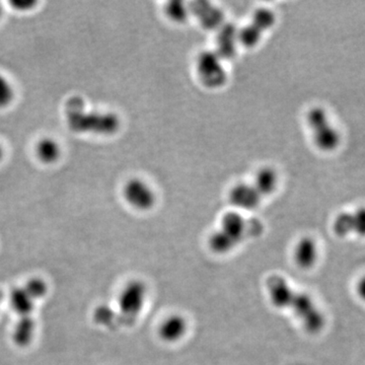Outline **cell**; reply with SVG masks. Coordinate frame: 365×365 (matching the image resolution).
Listing matches in <instances>:
<instances>
[{
    "mask_svg": "<svg viewBox=\"0 0 365 365\" xmlns=\"http://www.w3.org/2000/svg\"><path fill=\"white\" fill-rule=\"evenodd\" d=\"M67 124L78 133L111 135L120 128V119L113 113L86 112L81 98H72L66 105Z\"/></svg>",
    "mask_w": 365,
    "mask_h": 365,
    "instance_id": "obj_1",
    "label": "cell"
},
{
    "mask_svg": "<svg viewBox=\"0 0 365 365\" xmlns=\"http://www.w3.org/2000/svg\"><path fill=\"white\" fill-rule=\"evenodd\" d=\"M276 309L294 313L304 330L311 334L321 332L326 325L325 316L313 297L307 292H299L292 285L281 294Z\"/></svg>",
    "mask_w": 365,
    "mask_h": 365,
    "instance_id": "obj_2",
    "label": "cell"
},
{
    "mask_svg": "<svg viewBox=\"0 0 365 365\" xmlns=\"http://www.w3.org/2000/svg\"><path fill=\"white\" fill-rule=\"evenodd\" d=\"M248 228V222L241 213L237 211L225 213L220 220V227L209 237V248L218 255L230 253L244 241Z\"/></svg>",
    "mask_w": 365,
    "mask_h": 365,
    "instance_id": "obj_3",
    "label": "cell"
},
{
    "mask_svg": "<svg viewBox=\"0 0 365 365\" xmlns=\"http://www.w3.org/2000/svg\"><path fill=\"white\" fill-rule=\"evenodd\" d=\"M307 124L311 130L314 145L319 150L331 153L339 148L340 132L331 122L325 109L312 108L307 114Z\"/></svg>",
    "mask_w": 365,
    "mask_h": 365,
    "instance_id": "obj_4",
    "label": "cell"
},
{
    "mask_svg": "<svg viewBox=\"0 0 365 365\" xmlns=\"http://www.w3.org/2000/svg\"><path fill=\"white\" fill-rule=\"evenodd\" d=\"M148 289L143 281L127 282L118 295V309L123 318L134 321L143 313L148 302Z\"/></svg>",
    "mask_w": 365,
    "mask_h": 365,
    "instance_id": "obj_5",
    "label": "cell"
},
{
    "mask_svg": "<svg viewBox=\"0 0 365 365\" xmlns=\"http://www.w3.org/2000/svg\"><path fill=\"white\" fill-rule=\"evenodd\" d=\"M196 72L205 88L215 90L227 81V71L223 60L215 51H204L196 59Z\"/></svg>",
    "mask_w": 365,
    "mask_h": 365,
    "instance_id": "obj_6",
    "label": "cell"
},
{
    "mask_svg": "<svg viewBox=\"0 0 365 365\" xmlns=\"http://www.w3.org/2000/svg\"><path fill=\"white\" fill-rule=\"evenodd\" d=\"M276 16L267 7H260L255 11L252 21L244 28L239 29L240 45L253 48L258 45L264 34L275 25Z\"/></svg>",
    "mask_w": 365,
    "mask_h": 365,
    "instance_id": "obj_7",
    "label": "cell"
},
{
    "mask_svg": "<svg viewBox=\"0 0 365 365\" xmlns=\"http://www.w3.org/2000/svg\"><path fill=\"white\" fill-rule=\"evenodd\" d=\"M123 195L127 203L137 210H150L157 203L155 192L141 179L129 180L125 184Z\"/></svg>",
    "mask_w": 365,
    "mask_h": 365,
    "instance_id": "obj_8",
    "label": "cell"
},
{
    "mask_svg": "<svg viewBox=\"0 0 365 365\" xmlns=\"http://www.w3.org/2000/svg\"><path fill=\"white\" fill-rule=\"evenodd\" d=\"M333 230L340 237H365V206L339 213L334 220Z\"/></svg>",
    "mask_w": 365,
    "mask_h": 365,
    "instance_id": "obj_9",
    "label": "cell"
},
{
    "mask_svg": "<svg viewBox=\"0 0 365 365\" xmlns=\"http://www.w3.org/2000/svg\"><path fill=\"white\" fill-rule=\"evenodd\" d=\"M190 14L197 19L198 23L206 30H216L225 24V14L220 7L206 0L190 2Z\"/></svg>",
    "mask_w": 365,
    "mask_h": 365,
    "instance_id": "obj_10",
    "label": "cell"
},
{
    "mask_svg": "<svg viewBox=\"0 0 365 365\" xmlns=\"http://www.w3.org/2000/svg\"><path fill=\"white\" fill-rule=\"evenodd\" d=\"M240 45L239 29L234 24H223L217 30L215 52L225 60L234 58Z\"/></svg>",
    "mask_w": 365,
    "mask_h": 365,
    "instance_id": "obj_11",
    "label": "cell"
},
{
    "mask_svg": "<svg viewBox=\"0 0 365 365\" xmlns=\"http://www.w3.org/2000/svg\"><path fill=\"white\" fill-rule=\"evenodd\" d=\"M188 330L189 324L187 319L181 314H172L163 319L158 326V334L163 342L174 344L185 338Z\"/></svg>",
    "mask_w": 365,
    "mask_h": 365,
    "instance_id": "obj_12",
    "label": "cell"
},
{
    "mask_svg": "<svg viewBox=\"0 0 365 365\" xmlns=\"http://www.w3.org/2000/svg\"><path fill=\"white\" fill-rule=\"evenodd\" d=\"M262 199L253 184L249 182H239L230 192V202L242 210H253L260 205Z\"/></svg>",
    "mask_w": 365,
    "mask_h": 365,
    "instance_id": "obj_13",
    "label": "cell"
},
{
    "mask_svg": "<svg viewBox=\"0 0 365 365\" xmlns=\"http://www.w3.org/2000/svg\"><path fill=\"white\" fill-rule=\"evenodd\" d=\"M319 247L313 237H304L294 247V259L295 264L302 270H309L319 260Z\"/></svg>",
    "mask_w": 365,
    "mask_h": 365,
    "instance_id": "obj_14",
    "label": "cell"
},
{
    "mask_svg": "<svg viewBox=\"0 0 365 365\" xmlns=\"http://www.w3.org/2000/svg\"><path fill=\"white\" fill-rule=\"evenodd\" d=\"M278 182H279V178H278L276 170L272 168L265 167L262 168L256 173L254 182L252 184L259 192L262 198H264L275 192L278 187Z\"/></svg>",
    "mask_w": 365,
    "mask_h": 365,
    "instance_id": "obj_15",
    "label": "cell"
},
{
    "mask_svg": "<svg viewBox=\"0 0 365 365\" xmlns=\"http://www.w3.org/2000/svg\"><path fill=\"white\" fill-rule=\"evenodd\" d=\"M35 302L37 300L25 287L16 288L11 295V306L14 311L21 317L29 316L34 309Z\"/></svg>",
    "mask_w": 365,
    "mask_h": 365,
    "instance_id": "obj_16",
    "label": "cell"
},
{
    "mask_svg": "<svg viewBox=\"0 0 365 365\" xmlns=\"http://www.w3.org/2000/svg\"><path fill=\"white\" fill-rule=\"evenodd\" d=\"M36 325L30 317H23V319L16 324L14 331V340L16 344L21 346L28 345L33 340L35 335Z\"/></svg>",
    "mask_w": 365,
    "mask_h": 365,
    "instance_id": "obj_17",
    "label": "cell"
},
{
    "mask_svg": "<svg viewBox=\"0 0 365 365\" xmlns=\"http://www.w3.org/2000/svg\"><path fill=\"white\" fill-rule=\"evenodd\" d=\"M38 158L42 162L54 163L60 155V148L56 141L51 138H44L40 140L36 148Z\"/></svg>",
    "mask_w": 365,
    "mask_h": 365,
    "instance_id": "obj_18",
    "label": "cell"
},
{
    "mask_svg": "<svg viewBox=\"0 0 365 365\" xmlns=\"http://www.w3.org/2000/svg\"><path fill=\"white\" fill-rule=\"evenodd\" d=\"M165 14L176 23H184L190 16L189 4L181 0H173L165 6Z\"/></svg>",
    "mask_w": 365,
    "mask_h": 365,
    "instance_id": "obj_19",
    "label": "cell"
},
{
    "mask_svg": "<svg viewBox=\"0 0 365 365\" xmlns=\"http://www.w3.org/2000/svg\"><path fill=\"white\" fill-rule=\"evenodd\" d=\"M14 90L7 79L0 74V107H6L13 101Z\"/></svg>",
    "mask_w": 365,
    "mask_h": 365,
    "instance_id": "obj_20",
    "label": "cell"
},
{
    "mask_svg": "<svg viewBox=\"0 0 365 365\" xmlns=\"http://www.w3.org/2000/svg\"><path fill=\"white\" fill-rule=\"evenodd\" d=\"M113 316V313L111 309L109 307H98L97 309V313H96L95 317L96 319H98V323L107 324L110 323Z\"/></svg>",
    "mask_w": 365,
    "mask_h": 365,
    "instance_id": "obj_21",
    "label": "cell"
},
{
    "mask_svg": "<svg viewBox=\"0 0 365 365\" xmlns=\"http://www.w3.org/2000/svg\"><path fill=\"white\" fill-rule=\"evenodd\" d=\"M11 6L16 9H21V11H25V9H30L37 4V2L34 0H14L11 2Z\"/></svg>",
    "mask_w": 365,
    "mask_h": 365,
    "instance_id": "obj_22",
    "label": "cell"
},
{
    "mask_svg": "<svg viewBox=\"0 0 365 365\" xmlns=\"http://www.w3.org/2000/svg\"><path fill=\"white\" fill-rule=\"evenodd\" d=\"M356 294L365 304V274L356 283Z\"/></svg>",
    "mask_w": 365,
    "mask_h": 365,
    "instance_id": "obj_23",
    "label": "cell"
},
{
    "mask_svg": "<svg viewBox=\"0 0 365 365\" xmlns=\"http://www.w3.org/2000/svg\"><path fill=\"white\" fill-rule=\"evenodd\" d=\"M2 155H4V151H2L1 146H0V160H1Z\"/></svg>",
    "mask_w": 365,
    "mask_h": 365,
    "instance_id": "obj_24",
    "label": "cell"
},
{
    "mask_svg": "<svg viewBox=\"0 0 365 365\" xmlns=\"http://www.w3.org/2000/svg\"><path fill=\"white\" fill-rule=\"evenodd\" d=\"M1 14H2V7H1V6H0V16H1Z\"/></svg>",
    "mask_w": 365,
    "mask_h": 365,
    "instance_id": "obj_25",
    "label": "cell"
},
{
    "mask_svg": "<svg viewBox=\"0 0 365 365\" xmlns=\"http://www.w3.org/2000/svg\"><path fill=\"white\" fill-rule=\"evenodd\" d=\"M0 302H1V300H0Z\"/></svg>",
    "mask_w": 365,
    "mask_h": 365,
    "instance_id": "obj_26",
    "label": "cell"
}]
</instances>
